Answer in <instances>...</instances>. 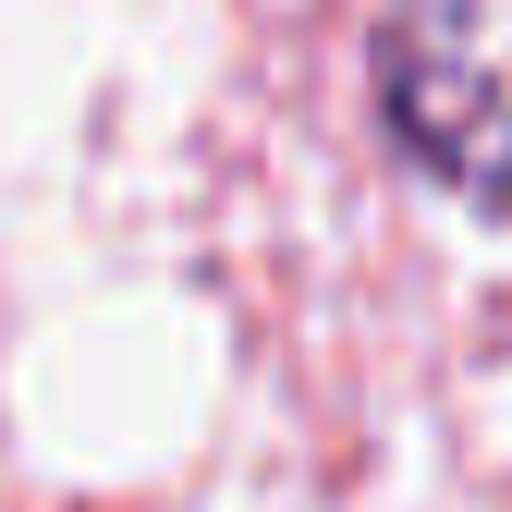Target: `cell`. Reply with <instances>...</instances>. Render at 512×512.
I'll list each match as a JSON object with an SVG mask.
<instances>
[{
	"instance_id": "1",
	"label": "cell",
	"mask_w": 512,
	"mask_h": 512,
	"mask_svg": "<svg viewBox=\"0 0 512 512\" xmlns=\"http://www.w3.org/2000/svg\"><path fill=\"white\" fill-rule=\"evenodd\" d=\"M391 147L452 208L512 220V0H391L366 37Z\"/></svg>"
}]
</instances>
